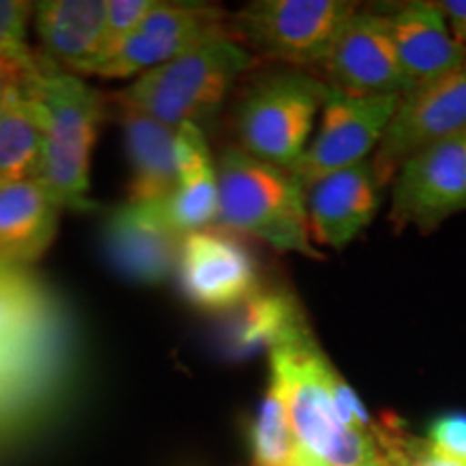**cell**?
I'll use <instances>...</instances> for the list:
<instances>
[{
  "label": "cell",
  "instance_id": "13",
  "mask_svg": "<svg viewBox=\"0 0 466 466\" xmlns=\"http://www.w3.org/2000/svg\"><path fill=\"white\" fill-rule=\"evenodd\" d=\"M330 86L352 96H406L387 14L357 9L326 58Z\"/></svg>",
  "mask_w": 466,
  "mask_h": 466
},
{
  "label": "cell",
  "instance_id": "27",
  "mask_svg": "<svg viewBox=\"0 0 466 466\" xmlns=\"http://www.w3.org/2000/svg\"><path fill=\"white\" fill-rule=\"evenodd\" d=\"M445 15L447 26L456 42L466 48V0H442V3H436Z\"/></svg>",
  "mask_w": 466,
  "mask_h": 466
},
{
  "label": "cell",
  "instance_id": "24",
  "mask_svg": "<svg viewBox=\"0 0 466 466\" xmlns=\"http://www.w3.org/2000/svg\"><path fill=\"white\" fill-rule=\"evenodd\" d=\"M154 3L156 0H106V22H104L100 56L93 63L89 76L100 63L124 46L126 39L137 31L145 15L154 7Z\"/></svg>",
  "mask_w": 466,
  "mask_h": 466
},
{
  "label": "cell",
  "instance_id": "6",
  "mask_svg": "<svg viewBox=\"0 0 466 466\" xmlns=\"http://www.w3.org/2000/svg\"><path fill=\"white\" fill-rule=\"evenodd\" d=\"M359 9L346 0H258L236 14L231 31L250 52L289 66L326 63L337 35Z\"/></svg>",
  "mask_w": 466,
  "mask_h": 466
},
{
  "label": "cell",
  "instance_id": "1",
  "mask_svg": "<svg viewBox=\"0 0 466 466\" xmlns=\"http://www.w3.org/2000/svg\"><path fill=\"white\" fill-rule=\"evenodd\" d=\"M268 354L270 378L279 384L305 458L322 466H384L374 439L341 421L330 393L335 367L309 326Z\"/></svg>",
  "mask_w": 466,
  "mask_h": 466
},
{
  "label": "cell",
  "instance_id": "19",
  "mask_svg": "<svg viewBox=\"0 0 466 466\" xmlns=\"http://www.w3.org/2000/svg\"><path fill=\"white\" fill-rule=\"evenodd\" d=\"M58 203L39 177L0 184V258L26 268L55 240Z\"/></svg>",
  "mask_w": 466,
  "mask_h": 466
},
{
  "label": "cell",
  "instance_id": "25",
  "mask_svg": "<svg viewBox=\"0 0 466 466\" xmlns=\"http://www.w3.org/2000/svg\"><path fill=\"white\" fill-rule=\"evenodd\" d=\"M33 3L25 0H0V55L33 66L35 52L28 46V22L33 17Z\"/></svg>",
  "mask_w": 466,
  "mask_h": 466
},
{
  "label": "cell",
  "instance_id": "26",
  "mask_svg": "<svg viewBox=\"0 0 466 466\" xmlns=\"http://www.w3.org/2000/svg\"><path fill=\"white\" fill-rule=\"evenodd\" d=\"M428 441L434 450L466 466V412L450 410L428 425Z\"/></svg>",
  "mask_w": 466,
  "mask_h": 466
},
{
  "label": "cell",
  "instance_id": "2",
  "mask_svg": "<svg viewBox=\"0 0 466 466\" xmlns=\"http://www.w3.org/2000/svg\"><path fill=\"white\" fill-rule=\"evenodd\" d=\"M25 85L42 115L39 179L61 209H89L91 154L102 121V96L44 52H35V67Z\"/></svg>",
  "mask_w": 466,
  "mask_h": 466
},
{
  "label": "cell",
  "instance_id": "10",
  "mask_svg": "<svg viewBox=\"0 0 466 466\" xmlns=\"http://www.w3.org/2000/svg\"><path fill=\"white\" fill-rule=\"evenodd\" d=\"M389 218L400 227L434 229L466 209V132L410 156L395 175Z\"/></svg>",
  "mask_w": 466,
  "mask_h": 466
},
{
  "label": "cell",
  "instance_id": "3",
  "mask_svg": "<svg viewBox=\"0 0 466 466\" xmlns=\"http://www.w3.org/2000/svg\"><path fill=\"white\" fill-rule=\"evenodd\" d=\"M255 61L231 26H225L182 56L137 76L115 93V102L143 110L171 130L195 124L206 132Z\"/></svg>",
  "mask_w": 466,
  "mask_h": 466
},
{
  "label": "cell",
  "instance_id": "5",
  "mask_svg": "<svg viewBox=\"0 0 466 466\" xmlns=\"http://www.w3.org/2000/svg\"><path fill=\"white\" fill-rule=\"evenodd\" d=\"M330 85L305 69H275L255 76L233 106L238 147L253 158L291 168L302 158Z\"/></svg>",
  "mask_w": 466,
  "mask_h": 466
},
{
  "label": "cell",
  "instance_id": "15",
  "mask_svg": "<svg viewBox=\"0 0 466 466\" xmlns=\"http://www.w3.org/2000/svg\"><path fill=\"white\" fill-rule=\"evenodd\" d=\"M387 17L406 93L421 89L466 63V48L456 42L436 3L401 5Z\"/></svg>",
  "mask_w": 466,
  "mask_h": 466
},
{
  "label": "cell",
  "instance_id": "30",
  "mask_svg": "<svg viewBox=\"0 0 466 466\" xmlns=\"http://www.w3.org/2000/svg\"><path fill=\"white\" fill-rule=\"evenodd\" d=\"M300 466H322V464H318V462H313V460H309V458H305L300 462Z\"/></svg>",
  "mask_w": 466,
  "mask_h": 466
},
{
  "label": "cell",
  "instance_id": "22",
  "mask_svg": "<svg viewBox=\"0 0 466 466\" xmlns=\"http://www.w3.org/2000/svg\"><path fill=\"white\" fill-rule=\"evenodd\" d=\"M250 450L255 466H300V451L279 384L270 378L268 391L250 428Z\"/></svg>",
  "mask_w": 466,
  "mask_h": 466
},
{
  "label": "cell",
  "instance_id": "29",
  "mask_svg": "<svg viewBox=\"0 0 466 466\" xmlns=\"http://www.w3.org/2000/svg\"><path fill=\"white\" fill-rule=\"evenodd\" d=\"M28 277L31 275L26 272V268H20V266L11 264V261L0 258V291L11 288V285L26 281Z\"/></svg>",
  "mask_w": 466,
  "mask_h": 466
},
{
  "label": "cell",
  "instance_id": "14",
  "mask_svg": "<svg viewBox=\"0 0 466 466\" xmlns=\"http://www.w3.org/2000/svg\"><path fill=\"white\" fill-rule=\"evenodd\" d=\"M311 238L322 247L346 248L374 220L380 182L371 160L341 168L305 186Z\"/></svg>",
  "mask_w": 466,
  "mask_h": 466
},
{
  "label": "cell",
  "instance_id": "16",
  "mask_svg": "<svg viewBox=\"0 0 466 466\" xmlns=\"http://www.w3.org/2000/svg\"><path fill=\"white\" fill-rule=\"evenodd\" d=\"M175 167L177 184L162 203L168 223L182 236L208 229L218 218V173L199 126L184 124L175 130Z\"/></svg>",
  "mask_w": 466,
  "mask_h": 466
},
{
  "label": "cell",
  "instance_id": "4",
  "mask_svg": "<svg viewBox=\"0 0 466 466\" xmlns=\"http://www.w3.org/2000/svg\"><path fill=\"white\" fill-rule=\"evenodd\" d=\"M218 218L227 231L248 233L281 253L319 259L311 244L305 186L288 168L229 145L217 158Z\"/></svg>",
  "mask_w": 466,
  "mask_h": 466
},
{
  "label": "cell",
  "instance_id": "7",
  "mask_svg": "<svg viewBox=\"0 0 466 466\" xmlns=\"http://www.w3.org/2000/svg\"><path fill=\"white\" fill-rule=\"evenodd\" d=\"M401 96H352L330 86L319 124L291 173L309 186L326 175L370 160L391 124Z\"/></svg>",
  "mask_w": 466,
  "mask_h": 466
},
{
  "label": "cell",
  "instance_id": "8",
  "mask_svg": "<svg viewBox=\"0 0 466 466\" xmlns=\"http://www.w3.org/2000/svg\"><path fill=\"white\" fill-rule=\"evenodd\" d=\"M466 132V63L456 72L401 96L391 124L374 151L371 167L380 186L430 145Z\"/></svg>",
  "mask_w": 466,
  "mask_h": 466
},
{
  "label": "cell",
  "instance_id": "17",
  "mask_svg": "<svg viewBox=\"0 0 466 466\" xmlns=\"http://www.w3.org/2000/svg\"><path fill=\"white\" fill-rule=\"evenodd\" d=\"M106 0L35 3L33 26L44 55L76 76H89L100 56Z\"/></svg>",
  "mask_w": 466,
  "mask_h": 466
},
{
  "label": "cell",
  "instance_id": "12",
  "mask_svg": "<svg viewBox=\"0 0 466 466\" xmlns=\"http://www.w3.org/2000/svg\"><path fill=\"white\" fill-rule=\"evenodd\" d=\"M182 233L168 223L162 203H124L102 225L108 264L126 281L160 285L177 270Z\"/></svg>",
  "mask_w": 466,
  "mask_h": 466
},
{
  "label": "cell",
  "instance_id": "28",
  "mask_svg": "<svg viewBox=\"0 0 466 466\" xmlns=\"http://www.w3.org/2000/svg\"><path fill=\"white\" fill-rule=\"evenodd\" d=\"M33 66H25V63L14 61V58L3 56L0 55V89L7 85H17V83H25L28 78V74L33 72Z\"/></svg>",
  "mask_w": 466,
  "mask_h": 466
},
{
  "label": "cell",
  "instance_id": "18",
  "mask_svg": "<svg viewBox=\"0 0 466 466\" xmlns=\"http://www.w3.org/2000/svg\"><path fill=\"white\" fill-rule=\"evenodd\" d=\"M115 106L130 168L127 203H165L177 184L175 130L127 104Z\"/></svg>",
  "mask_w": 466,
  "mask_h": 466
},
{
  "label": "cell",
  "instance_id": "11",
  "mask_svg": "<svg viewBox=\"0 0 466 466\" xmlns=\"http://www.w3.org/2000/svg\"><path fill=\"white\" fill-rule=\"evenodd\" d=\"M225 14L203 3H160L138 25L124 46L93 69L100 78H130L182 56L225 28Z\"/></svg>",
  "mask_w": 466,
  "mask_h": 466
},
{
  "label": "cell",
  "instance_id": "31",
  "mask_svg": "<svg viewBox=\"0 0 466 466\" xmlns=\"http://www.w3.org/2000/svg\"><path fill=\"white\" fill-rule=\"evenodd\" d=\"M3 89H5V86H3ZM3 89H0V91H3Z\"/></svg>",
  "mask_w": 466,
  "mask_h": 466
},
{
  "label": "cell",
  "instance_id": "9",
  "mask_svg": "<svg viewBox=\"0 0 466 466\" xmlns=\"http://www.w3.org/2000/svg\"><path fill=\"white\" fill-rule=\"evenodd\" d=\"M175 272L186 300L203 311H233L261 289L253 253L227 229L186 233Z\"/></svg>",
  "mask_w": 466,
  "mask_h": 466
},
{
  "label": "cell",
  "instance_id": "20",
  "mask_svg": "<svg viewBox=\"0 0 466 466\" xmlns=\"http://www.w3.org/2000/svg\"><path fill=\"white\" fill-rule=\"evenodd\" d=\"M229 313L223 346L233 357H250L259 350L270 352L309 326L300 305L285 289H259L253 299Z\"/></svg>",
  "mask_w": 466,
  "mask_h": 466
},
{
  "label": "cell",
  "instance_id": "21",
  "mask_svg": "<svg viewBox=\"0 0 466 466\" xmlns=\"http://www.w3.org/2000/svg\"><path fill=\"white\" fill-rule=\"evenodd\" d=\"M44 127L39 104L25 83L0 91V184L39 177Z\"/></svg>",
  "mask_w": 466,
  "mask_h": 466
},
{
  "label": "cell",
  "instance_id": "23",
  "mask_svg": "<svg viewBox=\"0 0 466 466\" xmlns=\"http://www.w3.org/2000/svg\"><path fill=\"white\" fill-rule=\"evenodd\" d=\"M371 436L384 466H464L434 450L428 439L401 432L398 425H387V428L376 425Z\"/></svg>",
  "mask_w": 466,
  "mask_h": 466
}]
</instances>
